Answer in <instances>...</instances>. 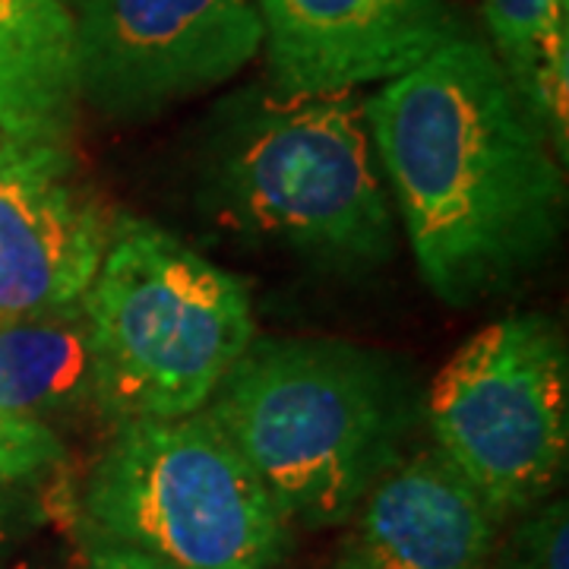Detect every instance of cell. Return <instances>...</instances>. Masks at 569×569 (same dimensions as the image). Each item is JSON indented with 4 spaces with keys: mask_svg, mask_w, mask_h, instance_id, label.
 Returning a JSON list of instances; mask_svg holds the SVG:
<instances>
[{
    "mask_svg": "<svg viewBox=\"0 0 569 569\" xmlns=\"http://www.w3.org/2000/svg\"><path fill=\"white\" fill-rule=\"evenodd\" d=\"M563 3H569V0H563Z\"/></svg>",
    "mask_w": 569,
    "mask_h": 569,
    "instance_id": "obj_20",
    "label": "cell"
},
{
    "mask_svg": "<svg viewBox=\"0 0 569 569\" xmlns=\"http://www.w3.org/2000/svg\"><path fill=\"white\" fill-rule=\"evenodd\" d=\"M86 569H174L140 553L133 548H123V545H111V541H99V538H89L86 541Z\"/></svg>",
    "mask_w": 569,
    "mask_h": 569,
    "instance_id": "obj_16",
    "label": "cell"
},
{
    "mask_svg": "<svg viewBox=\"0 0 569 569\" xmlns=\"http://www.w3.org/2000/svg\"><path fill=\"white\" fill-rule=\"evenodd\" d=\"M77 118L70 0H0V130L22 149L73 156Z\"/></svg>",
    "mask_w": 569,
    "mask_h": 569,
    "instance_id": "obj_11",
    "label": "cell"
},
{
    "mask_svg": "<svg viewBox=\"0 0 569 569\" xmlns=\"http://www.w3.org/2000/svg\"><path fill=\"white\" fill-rule=\"evenodd\" d=\"M336 569H365V567H358V563H351V560H348V557H346V560H342V563H339V567H336Z\"/></svg>",
    "mask_w": 569,
    "mask_h": 569,
    "instance_id": "obj_19",
    "label": "cell"
},
{
    "mask_svg": "<svg viewBox=\"0 0 569 569\" xmlns=\"http://www.w3.org/2000/svg\"><path fill=\"white\" fill-rule=\"evenodd\" d=\"M7 548H10V522H7V516L0 512V567H3Z\"/></svg>",
    "mask_w": 569,
    "mask_h": 569,
    "instance_id": "obj_18",
    "label": "cell"
},
{
    "mask_svg": "<svg viewBox=\"0 0 569 569\" xmlns=\"http://www.w3.org/2000/svg\"><path fill=\"white\" fill-rule=\"evenodd\" d=\"M358 509L346 557L365 569H485L503 522L437 447L399 459Z\"/></svg>",
    "mask_w": 569,
    "mask_h": 569,
    "instance_id": "obj_10",
    "label": "cell"
},
{
    "mask_svg": "<svg viewBox=\"0 0 569 569\" xmlns=\"http://www.w3.org/2000/svg\"><path fill=\"white\" fill-rule=\"evenodd\" d=\"M96 406L118 425L203 411L253 342L247 284L149 222L111 228L82 295Z\"/></svg>",
    "mask_w": 569,
    "mask_h": 569,
    "instance_id": "obj_3",
    "label": "cell"
},
{
    "mask_svg": "<svg viewBox=\"0 0 569 569\" xmlns=\"http://www.w3.org/2000/svg\"><path fill=\"white\" fill-rule=\"evenodd\" d=\"M89 538L174 569H279L291 522L203 411L121 425L86 481Z\"/></svg>",
    "mask_w": 569,
    "mask_h": 569,
    "instance_id": "obj_4",
    "label": "cell"
},
{
    "mask_svg": "<svg viewBox=\"0 0 569 569\" xmlns=\"http://www.w3.org/2000/svg\"><path fill=\"white\" fill-rule=\"evenodd\" d=\"M70 168L39 152L0 178V320L73 305L99 272L111 224Z\"/></svg>",
    "mask_w": 569,
    "mask_h": 569,
    "instance_id": "obj_9",
    "label": "cell"
},
{
    "mask_svg": "<svg viewBox=\"0 0 569 569\" xmlns=\"http://www.w3.org/2000/svg\"><path fill=\"white\" fill-rule=\"evenodd\" d=\"M80 102L137 121L238 77L263 48L253 0H70Z\"/></svg>",
    "mask_w": 569,
    "mask_h": 569,
    "instance_id": "obj_7",
    "label": "cell"
},
{
    "mask_svg": "<svg viewBox=\"0 0 569 569\" xmlns=\"http://www.w3.org/2000/svg\"><path fill=\"white\" fill-rule=\"evenodd\" d=\"M276 96L389 82L459 36L447 0H253Z\"/></svg>",
    "mask_w": 569,
    "mask_h": 569,
    "instance_id": "obj_8",
    "label": "cell"
},
{
    "mask_svg": "<svg viewBox=\"0 0 569 569\" xmlns=\"http://www.w3.org/2000/svg\"><path fill=\"white\" fill-rule=\"evenodd\" d=\"M0 408L51 430L86 408H99L92 332L82 298L0 320Z\"/></svg>",
    "mask_w": 569,
    "mask_h": 569,
    "instance_id": "obj_12",
    "label": "cell"
},
{
    "mask_svg": "<svg viewBox=\"0 0 569 569\" xmlns=\"http://www.w3.org/2000/svg\"><path fill=\"white\" fill-rule=\"evenodd\" d=\"M365 114L437 298L466 307L541 263L560 231L563 168L488 44L456 36L383 82Z\"/></svg>",
    "mask_w": 569,
    "mask_h": 569,
    "instance_id": "obj_1",
    "label": "cell"
},
{
    "mask_svg": "<svg viewBox=\"0 0 569 569\" xmlns=\"http://www.w3.org/2000/svg\"><path fill=\"white\" fill-rule=\"evenodd\" d=\"M32 156H39V152H32V149H22L20 142H13L3 130H0V178L7 174V171H13V168H20L22 162H29Z\"/></svg>",
    "mask_w": 569,
    "mask_h": 569,
    "instance_id": "obj_17",
    "label": "cell"
},
{
    "mask_svg": "<svg viewBox=\"0 0 569 569\" xmlns=\"http://www.w3.org/2000/svg\"><path fill=\"white\" fill-rule=\"evenodd\" d=\"M437 449L503 519L560 481L569 452V358L560 326L512 313L475 332L433 377Z\"/></svg>",
    "mask_w": 569,
    "mask_h": 569,
    "instance_id": "obj_6",
    "label": "cell"
},
{
    "mask_svg": "<svg viewBox=\"0 0 569 569\" xmlns=\"http://www.w3.org/2000/svg\"><path fill=\"white\" fill-rule=\"evenodd\" d=\"M206 415L241 449L288 522H348L399 462L411 425L406 380L339 339H253Z\"/></svg>",
    "mask_w": 569,
    "mask_h": 569,
    "instance_id": "obj_2",
    "label": "cell"
},
{
    "mask_svg": "<svg viewBox=\"0 0 569 569\" xmlns=\"http://www.w3.org/2000/svg\"><path fill=\"white\" fill-rule=\"evenodd\" d=\"M493 58L507 70L516 96L557 67H569V3L563 0H485Z\"/></svg>",
    "mask_w": 569,
    "mask_h": 569,
    "instance_id": "obj_13",
    "label": "cell"
},
{
    "mask_svg": "<svg viewBox=\"0 0 569 569\" xmlns=\"http://www.w3.org/2000/svg\"><path fill=\"white\" fill-rule=\"evenodd\" d=\"M212 183L238 231L323 263H383L396 244L365 102L351 92L263 102L222 140Z\"/></svg>",
    "mask_w": 569,
    "mask_h": 569,
    "instance_id": "obj_5",
    "label": "cell"
},
{
    "mask_svg": "<svg viewBox=\"0 0 569 569\" xmlns=\"http://www.w3.org/2000/svg\"><path fill=\"white\" fill-rule=\"evenodd\" d=\"M58 430L0 408V485H17L54 468L63 459Z\"/></svg>",
    "mask_w": 569,
    "mask_h": 569,
    "instance_id": "obj_15",
    "label": "cell"
},
{
    "mask_svg": "<svg viewBox=\"0 0 569 569\" xmlns=\"http://www.w3.org/2000/svg\"><path fill=\"white\" fill-rule=\"evenodd\" d=\"M493 569H569L567 503L553 500L529 512L500 548Z\"/></svg>",
    "mask_w": 569,
    "mask_h": 569,
    "instance_id": "obj_14",
    "label": "cell"
}]
</instances>
